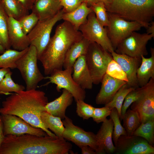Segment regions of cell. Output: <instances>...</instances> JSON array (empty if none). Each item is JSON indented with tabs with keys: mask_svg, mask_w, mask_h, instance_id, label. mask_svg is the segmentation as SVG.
I'll return each mask as SVG.
<instances>
[{
	"mask_svg": "<svg viewBox=\"0 0 154 154\" xmlns=\"http://www.w3.org/2000/svg\"><path fill=\"white\" fill-rule=\"evenodd\" d=\"M72 69L66 68L63 70L56 71L49 76L45 77L49 81L44 85L50 83L56 85V89L60 92L62 89L66 90L72 95L76 101L78 100H84L86 96L85 90L76 84L72 77Z\"/></svg>",
	"mask_w": 154,
	"mask_h": 154,
	"instance_id": "12",
	"label": "cell"
},
{
	"mask_svg": "<svg viewBox=\"0 0 154 154\" xmlns=\"http://www.w3.org/2000/svg\"><path fill=\"white\" fill-rule=\"evenodd\" d=\"M5 49L1 45L0 41V54H2L5 51Z\"/></svg>",
	"mask_w": 154,
	"mask_h": 154,
	"instance_id": "49",
	"label": "cell"
},
{
	"mask_svg": "<svg viewBox=\"0 0 154 154\" xmlns=\"http://www.w3.org/2000/svg\"><path fill=\"white\" fill-rule=\"evenodd\" d=\"M72 144L63 137L29 134L5 136L0 154H68Z\"/></svg>",
	"mask_w": 154,
	"mask_h": 154,
	"instance_id": "2",
	"label": "cell"
},
{
	"mask_svg": "<svg viewBox=\"0 0 154 154\" xmlns=\"http://www.w3.org/2000/svg\"><path fill=\"white\" fill-rule=\"evenodd\" d=\"M123 127L128 136L133 135L134 131L140 125V119L138 113L129 109L126 110L122 118Z\"/></svg>",
	"mask_w": 154,
	"mask_h": 154,
	"instance_id": "29",
	"label": "cell"
},
{
	"mask_svg": "<svg viewBox=\"0 0 154 154\" xmlns=\"http://www.w3.org/2000/svg\"><path fill=\"white\" fill-rule=\"evenodd\" d=\"M135 88L129 86L126 83L123 85L116 92L112 100L105 106L115 108L117 110L119 118L121 117V110L124 99L127 94Z\"/></svg>",
	"mask_w": 154,
	"mask_h": 154,
	"instance_id": "32",
	"label": "cell"
},
{
	"mask_svg": "<svg viewBox=\"0 0 154 154\" xmlns=\"http://www.w3.org/2000/svg\"><path fill=\"white\" fill-rule=\"evenodd\" d=\"M5 136L3 134V123L0 115V146L2 143Z\"/></svg>",
	"mask_w": 154,
	"mask_h": 154,
	"instance_id": "44",
	"label": "cell"
},
{
	"mask_svg": "<svg viewBox=\"0 0 154 154\" xmlns=\"http://www.w3.org/2000/svg\"><path fill=\"white\" fill-rule=\"evenodd\" d=\"M28 48L21 51L10 48L5 50L0 55V68H16V62L27 52Z\"/></svg>",
	"mask_w": 154,
	"mask_h": 154,
	"instance_id": "28",
	"label": "cell"
},
{
	"mask_svg": "<svg viewBox=\"0 0 154 154\" xmlns=\"http://www.w3.org/2000/svg\"><path fill=\"white\" fill-rule=\"evenodd\" d=\"M113 123L110 118L102 122L100 129L96 134L98 146V154H112L115 147L112 138Z\"/></svg>",
	"mask_w": 154,
	"mask_h": 154,
	"instance_id": "19",
	"label": "cell"
},
{
	"mask_svg": "<svg viewBox=\"0 0 154 154\" xmlns=\"http://www.w3.org/2000/svg\"><path fill=\"white\" fill-rule=\"evenodd\" d=\"M154 37L152 34L134 31L118 45L114 51L118 54L141 58V56L147 55V44Z\"/></svg>",
	"mask_w": 154,
	"mask_h": 154,
	"instance_id": "10",
	"label": "cell"
},
{
	"mask_svg": "<svg viewBox=\"0 0 154 154\" xmlns=\"http://www.w3.org/2000/svg\"><path fill=\"white\" fill-rule=\"evenodd\" d=\"M113 108L104 106L101 108H95L92 117L93 120L97 123L102 122L110 116Z\"/></svg>",
	"mask_w": 154,
	"mask_h": 154,
	"instance_id": "40",
	"label": "cell"
},
{
	"mask_svg": "<svg viewBox=\"0 0 154 154\" xmlns=\"http://www.w3.org/2000/svg\"><path fill=\"white\" fill-rule=\"evenodd\" d=\"M38 0H35V3L36 1H38Z\"/></svg>",
	"mask_w": 154,
	"mask_h": 154,
	"instance_id": "50",
	"label": "cell"
},
{
	"mask_svg": "<svg viewBox=\"0 0 154 154\" xmlns=\"http://www.w3.org/2000/svg\"><path fill=\"white\" fill-rule=\"evenodd\" d=\"M76 102V112L78 115L84 119L92 117L95 108L87 104L84 100H78Z\"/></svg>",
	"mask_w": 154,
	"mask_h": 154,
	"instance_id": "39",
	"label": "cell"
},
{
	"mask_svg": "<svg viewBox=\"0 0 154 154\" xmlns=\"http://www.w3.org/2000/svg\"><path fill=\"white\" fill-rule=\"evenodd\" d=\"M79 30L83 37L90 42H95L111 53L114 50L108 35L106 29L97 20L93 12L88 16L86 22Z\"/></svg>",
	"mask_w": 154,
	"mask_h": 154,
	"instance_id": "9",
	"label": "cell"
},
{
	"mask_svg": "<svg viewBox=\"0 0 154 154\" xmlns=\"http://www.w3.org/2000/svg\"><path fill=\"white\" fill-rule=\"evenodd\" d=\"M116 154H154V147L137 136L121 135L115 145Z\"/></svg>",
	"mask_w": 154,
	"mask_h": 154,
	"instance_id": "14",
	"label": "cell"
},
{
	"mask_svg": "<svg viewBox=\"0 0 154 154\" xmlns=\"http://www.w3.org/2000/svg\"><path fill=\"white\" fill-rule=\"evenodd\" d=\"M101 83V87L96 97L95 102L97 104L105 105L112 100L118 90L127 82L114 78L106 73Z\"/></svg>",
	"mask_w": 154,
	"mask_h": 154,
	"instance_id": "17",
	"label": "cell"
},
{
	"mask_svg": "<svg viewBox=\"0 0 154 154\" xmlns=\"http://www.w3.org/2000/svg\"><path fill=\"white\" fill-rule=\"evenodd\" d=\"M62 7L59 0H38L34 3L31 10L39 21H42L53 17Z\"/></svg>",
	"mask_w": 154,
	"mask_h": 154,
	"instance_id": "22",
	"label": "cell"
},
{
	"mask_svg": "<svg viewBox=\"0 0 154 154\" xmlns=\"http://www.w3.org/2000/svg\"><path fill=\"white\" fill-rule=\"evenodd\" d=\"M109 25L106 29L108 38L114 50L118 45L134 31L143 27L135 21L126 20L120 17L108 12Z\"/></svg>",
	"mask_w": 154,
	"mask_h": 154,
	"instance_id": "8",
	"label": "cell"
},
{
	"mask_svg": "<svg viewBox=\"0 0 154 154\" xmlns=\"http://www.w3.org/2000/svg\"><path fill=\"white\" fill-rule=\"evenodd\" d=\"M3 7L9 17L18 21L29 14V11L25 7L19 0H2Z\"/></svg>",
	"mask_w": 154,
	"mask_h": 154,
	"instance_id": "27",
	"label": "cell"
},
{
	"mask_svg": "<svg viewBox=\"0 0 154 154\" xmlns=\"http://www.w3.org/2000/svg\"><path fill=\"white\" fill-rule=\"evenodd\" d=\"M38 21L39 19L37 15L32 12L30 14L26 15L18 21L24 33L27 35Z\"/></svg>",
	"mask_w": 154,
	"mask_h": 154,
	"instance_id": "38",
	"label": "cell"
},
{
	"mask_svg": "<svg viewBox=\"0 0 154 154\" xmlns=\"http://www.w3.org/2000/svg\"><path fill=\"white\" fill-rule=\"evenodd\" d=\"M90 42L83 37L71 46L67 52L64 59L63 68L72 69L74 64L80 56L85 55Z\"/></svg>",
	"mask_w": 154,
	"mask_h": 154,
	"instance_id": "25",
	"label": "cell"
},
{
	"mask_svg": "<svg viewBox=\"0 0 154 154\" xmlns=\"http://www.w3.org/2000/svg\"><path fill=\"white\" fill-rule=\"evenodd\" d=\"M110 116L113 123L112 138L115 145L121 135L127 134L125 129L121 124L118 111L116 108H112Z\"/></svg>",
	"mask_w": 154,
	"mask_h": 154,
	"instance_id": "34",
	"label": "cell"
},
{
	"mask_svg": "<svg viewBox=\"0 0 154 154\" xmlns=\"http://www.w3.org/2000/svg\"><path fill=\"white\" fill-rule=\"evenodd\" d=\"M65 11L60 10L56 15L50 19L39 21L27 35L30 45L34 46L37 51L38 59L50 40L53 28L56 23L62 19Z\"/></svg>",
	"mask_w": 154,
	"mask_h": 154,
	"instance_id": "7",
	"label": "cell"
},
{
	"mask_svg": "<svg viewBox=\"0 0 154 154\" xmlns=\"http://www.w3.org/2000/svg\"><path fill=\"white\" fill-rule=\"evenodd\" d=\"M9 17L4 9L2 0H0V41L5 50L10 48L8 33Z\"/></svg>",
	"mask_w": 154,
	"mask_h": 154,
	"instance_id": "30",
	"label": "cell"
},
{
	"mask_svg": "<svg viewBox=\"0 0 154 154\" xmlns=\"http://www.w3.org/2000/svg\"><path fill=\"white\" fill-rule=\"evenodd\" d=\"M41 119L45 127L51 130L58 137H63L64 127L61 118L54 116L46 111L40 114Z\"/></svg>",
	"mask_w": 154,
	"mask_h": 154,
	"instance_id": "26",
	"label": "cell"
},
{
	"mask_svg": "<svg viewBox=\"0 0 154 154\" xmlns=\"http://www.w3.org/2000/svg\"><path fill=\"white\" fill-rule=\"evenodd\" d=\"M90 7L94 13L99 23L104 27H108L109 25V20L108 12L104 4L102 2H97Z\"/></svg>",
	"mask_w": 154,
	"mask_h": 154,
	"instance_id": "35",
	"label": "cell"
},
{
	"mask_svg": "<svg viewBox=\"0 0 154 154\" xmlns=\"http://www.w3.org/2000/svg\"><path fill=\"white\" fill-rule=\"evenodd\" d=\"M133 135L141 137L151 145H154V119L141 123L133 133Z\"/></svg>",
	"mask_w": 154,
	"mask_h": 154,
	"instance_id": "31",
	"label": "cell"
},
{
	"mask_svg": "<svg viewBox=\"0 0 154 154\" xmlns=\"http://www.w3.org/2000/svg\"><path fill=\"white\" fill-rule=\"evenodd\" d=\"M22 5L29 10H31L35 3V0H19Z\"/></svg>",
	"mask_w": 154,
	"mask_h": 154,
	"instance_id": "43",
	"label": "cell"
},
{
	"mask_svg": "<svg viewBox=\"0 0 154 154\" xmlns=\"http://www.w3.org/2000/svg\"><path fill=\"white\" fill-rule=\"evenodd\" d=\"M2 102L1 114L18 116L32 126L42 129L49 136L57 137L42 122L40 113L48 102L45 93L36 89L21 90L11 94Z\"/></svg>",
	"mask_w": 154,
	"mask_h": 154,
	"instance_id": "1",
	"label": "cell"
},
{
	"mask_svg": "<svg viewBox=\"0 0 154 154\" xmlns=\"http://www.w3.org/2000/svg\"><path fill=\"white\" fill-rule=\"evenodd\" d=\"M93 12L91 7L86 3H82L72 11L65 12L62 19L68 22L79 30L80 27L86 22L88 15Z\"/></svg>",
	"mask_w": 154,
	"mask_h": 154,
	"instance_id": "24",
	"label": "cell"
},
{
	"mask_svg": "<svg viewBox=\"0 0 154 154\" xmlns=\"http://www.w3.org/2000/svg\"><path fill=\"white\" fill-rule=\"evenodd\" d=\"M131 109L138 113L141 123L154 119V79L151 78L143 86L141 94L131 104Z\"/></svg>",
	"mask_w": 154,
	"mask_h": 154,
	"instance_id": "13",
	"label": "cell"
},
{
	"mask_svg": "<svg viewBox=\"0 0 154 154\" xmlns=\"http://www.w3.org/2000/svg\"><path fill=\"white\" fill-rule=\"evenodd\" d=\"M80 1L81 3H85L88 6L89 5L90 7L97 2V0H80Z\"/></svg>",
	"mask_w": 154,
	"mask_h": 154,
	"instance_id": "47",
	"label": "cell"
},
{
	"mask_svg": "<svg viewBox=\"0 0 154 154\" xmlns=\"http://www.w3.org/2000/svg\"><path fill=\"white\" fill-rule=\"evenodd\" d=\"M82 34L68 22L58 25L54 35L38 60L41 62L45 75L62 70L66 54L72 45L82 38Z\"/></svg>",
	"mask_w": 154,
	"mask_h": 154,
	"instance_id": "3",
	"label": "cell"
},
{
	"mask_svg": "<svg viewBox=\"0 0 154 154\" xmlns=\"http://www.w3.org/2000/svg\"><path fill=\"white\" fill-rule=\"evenodd\" d=\"M60 4L66 13L70 12L81 3L80 0H59Z\"/></svg>",
	"mask_w": 154,
	"mask_h": 154,
	"instance_id": "41",
	"label": "cell"
},
{
	"mask_svg": "<svg viewBox=\"0 0 154 154\" xmlns=\"http://www.w3.org/2000/svg\"><path fill=\"white\" fill-rule=\"evenodd\" d=\"M8 33L10 44L13 49L21 51L30 45L27 35L23 31L19 21L11 17L8 18Z\"/></svg>",
	"mask_w": 154,
	"mask_h": 154,
	"instance_id": "18",
	"label": "cell"
},
{
	"mask_svg": "<svg viewBox=\"0 0 154 154\" xmlns=\"http://www.w3.org/2000/svg\"><path fill=\"white\" fill-rule=\"evenodd\" d=\"M3 125V134L20 135L29 134L39 136L48 135L40 128L34 127L21 118L10 114L0 115Z\"/></svg>",
	"mask_w": 154,
	"mask_h": 154,
	"instance_id": "15",
	"label": "cell"
},
{
	"mask_svg": "<svg viewBox=\"0 0 154 154\" xmlns=\"http://www.w3.org/2000/svg\"><path fill=\"white\" fill-rule=\"evenodd\" d=\"M112 1V0H97V2H100L103 3L104 4L105 7L110 4Z\"/></svg>",
	"mask_w": 154,
	"mask_h": 154,
	"instance_id": "48",
	"label": "cell"
},
{
	"mask_svg": "<svg viewBox=\"0 0 154 154\" xmlns=\"http://www.w3.org/2000/svg\"><path fill=\"white\" fill-rule=\"evenodd\" d=\"M106 73L114 78L127 82L128 81L125 73L120 65L113 59L108 64Z\"/></svg>",
	"mask_w": 154,
	"mask_h": 154,
	"instance_id": "36",
	"label": "cell"
},
{
	"mask_svg": "<svg viewBox=\"0 0 154 154\" xmlns=\"http://www.w3.org/2000/svg\"><path fill=\"white\" fill-rule=\"evenodd\" d=\"M72 78L84 90L91 89L93 83L86 60L85 55L79 57L72 67Z\"/></svg>",
	"mask_w": 154,
	"mask_h": 154,
	"instance_id": "20",
	"label": "cell"
},
{
	"mask_svg": "<svg viewBox=\"0 0 154 154\" xmlns=\"http://www.w3.org/2000/svg\"><path fill=\"white\" fill-rule=\"evenodd\" d=\"M87 66L93 84L101 82L107 66L113 58L110 53L95 42H90L85 55Z\"/></svg>",
	"mask_w": 154,
	"mask_h": 154,
	"instance_id": "6",
	"label": "cell"
},
{
	"mask_svg": "<svg viewBox=\"0 0 154 154\" xmlns=\"http://www.w3.org/2000/svg\"><path fill=\"white\" fill-rule=\"evenodd\" d=\"M143 89V86L139 87L131 90L127 94L121 106L120 119L122 120L123 116L126 110L131 104L139 97Z\"/></svg>",
	"mask_w": 154,
	"mask_h": 154,
	"instance_id": "37",
	"label": "cell"
},
{
	"mask_svg": "<svg viewBox=\"0 0 154 154\" xmlns=\"http://www.w3.org/2000/svg\"><path fill=\"white\" fill-rule=\"evenodd\" d=\"M82 154H97L95 151L88 145H84L80 147Z\"/></svg>",
	"mask_w": 154,
	"mask_h": 154,
	"instance_id": "42",
	"label": "cell"
},
{
	"mask_svg": "<svg viewBox=\"0 0 154 154\" xmlns=\"http://www.w3.org/2000/svg\"><path fill=\"white\" fill-rule=\"evenodd\" d=\"M147 33L154 35V22L152 21L150 25L147 28Z\"/></svg>",
	"mask_w": 154,
	"mask_h": 154,
	"instance_id": "46",
	"label": "cell"
},
{
	"mask_svg": "<svg viewBox=\"0 0 154 154\" xmlns=\"http://www.w3.org/2000/svg\"><path fill=\"white\" fill-rule=\"evenodd\" d=\"M110 54L113 59L120 65L125 73L128 80L127 84L135 88L139 87L136 73L141 63V58L132 57L124 54H118L115 51H112Z\"/></svg>",
	"mask_w": 154,
	"mask_h": 154,
	"instance_id": "16",
	"label": "cell"
},
{
	"mask_svg": "<svg viewBox=\"0 0 154 154\" xmlns=\"http://www.w3.org/2000/svg\"><path fill=\"white\" fill-rule=\"evenodd\" d=\"M10 69L9 68H0V82L6 74L11 71Z\"/></svg>",
	"mask_w": 154,
	"mask_h": 154,
	"instance_id": "45",
	"label": "cell"
},
{
	"mask_svg": "<svg viewBox=\"0 0 154 154\" xmlns=\"http://www.w3.org/2000/svg\"><path fill=\"white\" fill-rule=\"evenodd\" d=\"M62 121L65 128L62 135L63 138L72 142L79 147L88 146L98 154V146L96 134L86 131L75 125L72 120L66 116Z\"/></svg>",
	"mask_w": 154,
	"mask_h": 154,
	"instance_id": "11",
	"label": "cell"
},
{
	"mask_svg": "<svg viewBox=\"0 0 154 154\" xmlns=\"http://www.w3.org/2000/svg\"><path fill=\"white\" fill-rule=\"evenodd\" d=\"M106 8L108 12L146 29L154 16V0H112Z\"/></svg>",
	"mask_w": 154,
	"mask_h": 154,
	"instance_id": "4",
	"label": "cell"
},
{
	"mask_svg": "<svg viewBox=\"0 0 154 154\" xmlns=\"http://www.w3.org/2000/svg\"><path fill=\"white\" fill-rule=\"evenodd\" d=\"M151 56H141V64L138 68L136 76L139 87L145 85L151 78L154 79V48L151 47Z\"/></svg>",
	"mask_w": 154,
	"mask_h": 154,
	"instance_id": "23",
	"label": "cell"
},
{
	"mask_svg": "<svg viewBox=\"0 0 154 154\" xmlns=\"http://www.w3.org/2000/svg\"><path fill=\"white\" fill-rule=\"evenodd\" d=\"M38 60L36 48L30 45L27 52L16 62V68L25 81L26 90L36 89L38 84L44 79L38 67Z\"/></svg>",
	"mask_w": 154,
	"mask_h": 154,
	"instance_id": "5",
	"label": "cell"
},
{
	"mask_svg": "<svg viewBox=\"0 0 154 154\" xmlns=\"http://www.w3.org/2000/svg\"><path fill=\"white\" fill-rule=\"evenodd\" d=\"M73 98L70 92L63 89L61 94L53 101L48 102L44 107V110L63 120L66 116V110L72 104Z\"/></svg>",
	"mask_w": 154,
	"mask_h": 154,
	"instance_id": "21",
	"label": "cell"
},
{
	"mask_svg": "<svg viewBox=\"0 0 154 154\" xmlns=\"http://www.w3.org/2000/svg\"><path fill=\"white\" fill-rule=\"evenodd\" d=\"M12 74L11 71L7 73L0 82V94L8 95L11 94V92H16L25 90L23 85L14 82L11 78Z\"/></svg>",
	"mask_w": 154,
	"mask_h": 154,
	"instance_id": "33",
	"label": "cell"
},
{
	"mask_svg": "<svg viewBox=\"0 0 154 154\" xmlns=\"http://www.w3.org/2000/svg\"><path fill=\"white\" fill-rule=\"evenodd\" d=\"M1 114L0 113V114Z\"/></svg>",
	"mask_w": 154,
	"mask_h": 154,
	"instance_id": "51",
	"label": "cell"
}]
</instances>
